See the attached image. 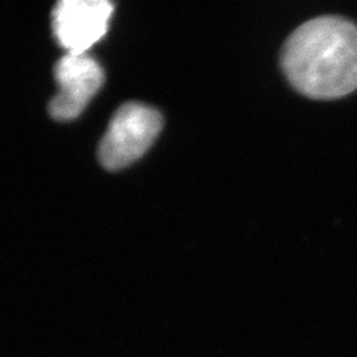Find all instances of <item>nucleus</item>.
Returning <instances> with one entry per match:
<instances>
[{"instance_id":"2","label":"nucleus","mask_w":357,"mask_h":357,"mask_svg":"<svg viewBox=\"0 0 357 357\" xmlns=\"http://www.w3.org/2000/svg\"><path fill=\"white\" fill-rule=\"evenodd\" d=\"M163 128L162 114L147 105L125 103L113 115L98 147V159L106 169H121L139 159Z\"/></svg>"},{"instance_id":"1","label":"nucleus","mask_w":357,"mask_h":357,"mask_svg":"<svg viewBox=\"0 0 357 357\" xmlns=\"http://www.w3.org/2000/svg\"><path fill=\"white\" fill-rule=\"evenodd\" d=\"M282 68L295 89L335 100L357 89V26L320 16L296 28L282 51Z\"/></svg>"},{"instance_id":"4","label":"nucleus","mask_w":357,"mask_h":357,"mask_svg":"<svg viewBox=\"0 0 357 357\" xmlns=\"http://www.w3.org/2000/svg\"><path fill=\"white\" fill-rule=\"evenodd\" d=\"M113 4L106 0H63L53 10V32L68 53L82 54L107 31Z\"/></svg>"},{"instance_id":"3","label":"nucleus","mask_w":357,"mask_h":357,"mask_svg":"<svg viewBox=\"0 0 357 357\" xmlns=\"http://www.w3.org/2000/svg\"><path fill=\"white\" fill-rule=\"evenodd\" d=\"M59 91L50 102L56 121H72L84 112L105 81L102 68L88 54L66 53L54 68Z\"/></svg>"}]
</instances>
